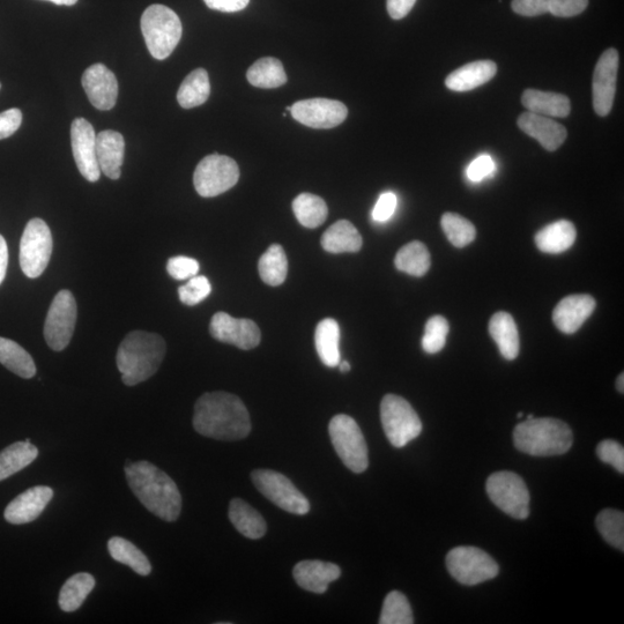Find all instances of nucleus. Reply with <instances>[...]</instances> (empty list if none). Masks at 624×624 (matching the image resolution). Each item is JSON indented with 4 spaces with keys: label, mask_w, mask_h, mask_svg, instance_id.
<instances>
[{
    "label": "nucleus",
    "mask_w": 624,
    "mask_h": 624,
    "mask_svg": "<svg viewBox=\"0 0 624 624\" xmlns=\"http://www.w3.org/2000/svg\"><path fill=\"white\" fill-rule=\"evenodd\" d=\"M192 422L198 434L218 441H240L251 433L247 407L228 392H208L200 397Z\"/></svg>",
    "instance_id": "1"
},
{
    "label": "nucleus",
    "mask_w": 624,
    "mask_h": 624,
    "mask_svg": "<svg viewBox=\"0 0 624 624\" xmlns=\"http://www.w3.org/2000/svg\"><path fill=\"white\" fill-rule=\"evenodd\" d=\"M125 477L144 507L156 517L175 522L181 515L182 496L175 481L169 475L146 460L126 462Z\"/></svg>",
    "instance_id": "2"
},
{
    "label": "nucleus",
    "mask_w": 624,
    "mask_h": 624,
    "mask_svg": "<svg viewBox=\"0 0 624 624\" xmlns=\"http://www.w3.org/2000/svg\"><path fill=\"white\" fill-rule=\"evenodd\" d=\"M166 341L159 334L133 331L118 347L116 362L125 385L135 386L156 374L165 359Z\"/></svg>",
    "instance_id": "3"
},
{
    "label": "nucleus",
    "mask_w": 624,
    "mask_h": 624,
    "mask_svg": "<svg viewBox=\"0 0 624 624\" xmlns=\"http://www.w3.org/2000/svg\"><path fill=\"white\" fill-rule=\"evenodd\" d=\"M515 447L534 457L561 456L574 443V434L566 422L551 418L526 420L514 432Z\"/></svg>",
    "instance_id": "4"
},
{
    "label": "nucleus",
    "mask_w": 624,
    "mask_h": 624,
    "mask_svg": "<svg viewBox=\"0 0 624 624\" xmlns=\"http://www.w3.org/2000/svg\"><path fill=\"white\" fill-rule=\"evenodd\" d=\"M140 25L147 49L158 61L172 55L182 39L181 19L165 5L154 4L147 7Z\"/></svg>",
    "instance_id": "5"
},
{
    "label": "nucleus",
    "mask_w": 624,
    "mask_h": 624,
    "mask_svg": "<svg viewBox=\"0 0 624 624\" xmlns=\"http://www.w3.org/2000/svg\"><path fill=\"white\" fill-rule=\"evenodd\" d=\"M334 450L354 473H363L369 466L368 445L358 423L345 414L334 416L329 426Z\"/></svg>",
    "instance_id": "6"
},
{
    "label": "nucleus",
    "mask_w": 624,
    "mask_h": 624,
    "mask_svg": "<svg viewBox=\"0 0 624 624\" xmlns=\"http://www.w3.org/2000/svg\"><path fill=\"white\" fill-rule=\"evenodd\" d=\"M381 421L384 433L395 448H404L422 432L418 413L407 400L396 395H386L381 404Z\"/></svg>",
    "instance_id": "7"
},
{
    "label": "nucleus",
    "mask_w": 624,
    "mask_h": 624,
    "mask_svg": "<svg viewBox=\"0 0 624 624\" xmlns=\"http://www.w3.org/2000/svg\"><path fill=\"white\" fill-rule=\"evenodd\" d=\"M450 575L463 585H478L499 575V564L477 547H457L447 555Z\"/></svg>",
    "instance_id": "8"
},
{
    "label": "nucleus",
    "mask_w": 624,
    "mask_h": 624,
    "mask_svg": "<svg viewBox=\"0 0 624 624\" xmlns=\"http://www.w3.org/2000/svg\"><path fill=\"white\" fill-rule=\"evenodd\" d=\"M240 180V168L226 155L212 154L198 163L193 184L199 196L213 198L235 187Z\"/></svg>",
    "instance_id": "9"
},
{
    "label": "nucleus",
    "mask_w": 624,
    "mask_h": 624,
    "mask_svg": "<svg viewBox=\"0 0 624 624\" xmlns=\"http://www.w3.org/2000/svg\"><path fill=\"white\" fill-rule=\"evenodd\" d=\"M490 501L516 519L530 516V493L525 481L514 472H496L487 480Z\"/></svg>",
    "instance_id": "10"
},
{
    "label": "nucleus",
    "mask_w": 624,
    "mask_h": 624,
    "mask_svg": "<svg viewBox=\"0 0 624 624\" xmlns=\"http://www.w3.org/2000/svg\"><path fill=\"white\" fill-rule=\"evenodd\" d=\"M251 479L260 494L289 514L304 516L310 511L307 497L286 475L272 470H256L251 473Z\"/></svg>",
    "instance_id": "11"
},
{
    "label": "nucleus",
    "mask_w": 624,
    "mask_h": 624,
    "mask_svg": "<svg viewBox=\"0 0 624 624\" xmlns=\"http://www.w3.org/2000/svg\"><path fill=\"white\" fill-rule=\"evenodd\" d=\"M52 235L46 221L32 219L28 222L20 242V266L25 276L36 279L42 276L52 255Z\"/></svg>",
    "instance_id": "12"
},
{
    "label": "nucleus",
    "mask_w": 624,
    "mask_h": 624,
    "mask_svg": "<svg viewBox=\"0 0 624 624\" xmlns=\"http://www.w3.org/2000/svg\"><path fill=\"white\" fill-rule=\"evenodd\" d=\"M77 302L70 291H61L52 301L44 323V338L52 351L62 352L69 346L76 329Z\"/></svg>",
    "instance_id": "13"
},
{
    "label": "nucleus",
    "mask_w": 624,
    "mask_h": 624,
    "mask_svg": "<svg viewBox=\"0 0 624 624\" xmlns=\"http://www.w3.org/2000/svg\"><path fill=\"white\" fill-rule=\"evenodd\" d=\"M291 113L295 121L308 128L333 129L345 122L348 109L337 100L309 99L296 102Z\"/></svg>",
    "instance_id": "14"
},
{
    "label": "nucleus",
    "mask_w": 624,
    "mask_h": 624,
    "mask_svg": "<svg viewBox=\"0 0 624 624\" xmlns=\"http://www.w3.org/2000/svg\"><path fill=\"white\" fill-rule=\"evenodd\" d=\"M210 333L220 343L234 345L243 351L256 348L262 339V333L254 321L234 318L222 311L212 317Z\"/></svg>",
    "instance_id": "15"
},
{
    "label": "nucleus",
    "mask_w": 624,
    "mask_h": 624,
    "mask_svg": "<svg viewBox=\"0 0 624 624\" xmlns=\"http://www.w3.org/2000/svg\"><path fill=\"white\" fill-rule=\"evenodd\" d=\"M619 72V52L607 49L600 56L593 74V107L601 117H606L613 108L616 81Z\"/></svg>",
    "instance_id": "16"
},
{
    "label": "nucleus",
    "mask_w": 624,
    "mask_h": 624,
    "mask_svg": "<svg viewBox=\"0 0 624 624\" xmlns=\"http://www.w3.org/2000/svg\"><path fill=\"white\" fill-rule=\"evenodd\" d=\"M71 143L74 161L80 174L89 182H98L101 169L96 158V135L93 125L85 118H77L73 121Z\"/></svg>",
    "instance_id": "17"
},
{
    "label": "nucleus",
    "mask_w": 624,
    "mask_h": 624,
    "mask_svg": "<svg viewBox=\"0 0 624 624\" xmlns=\"http://www.w3.org/2000/svg\"><path fill=\"white\" fill-rule=\"evenodd\" d=\"M88 100L96 109H113L117 102L118 83L116 76L106 65L94 64L88 68L81 79Z\"/></svg>",
    "instance_id": "18"
},
{
    "label": "nucleus",
    "mask_w": 624,
    "mask_h": 624,
    "mask_svg": "<svg viewBox=\"0 0 624 624\" xmlns=\"http://www.w3.org/2000/svg\"><path fill=\"white\" fill-rule=\"evenodd\" d=\"M54 497V490L47 486L29 488L7 505L4 517L6 522L13 525L34 522L42 515L49 502Z\"/></svg>",
    "instance_id": "19"
},
{
    "label": "nucleus",
    "mask_w": 624,
    "mask_h": 624,
    "mask_svg": "<svg viewBox=\"0 0 624 624\" xmlns=\"http://www.w3.org/2000/svg\"><path fill=\"white\" fill-rule=\"evenodd\" d=\"M596 306V300L588 294L569 295L555 307L553 322L563 333H576L593 314Z\"/></svg>",
    "instance_id": "20"
},
{
    "label": "nucleus",
    "mask_w": 624,
    "mask_h": 624,
    "mask_svg": "<svg viewBox=\"0 0 624 624\" xmlns=\"http://www.w3.org/2000/svg\"><path fill=\"white\" fill-rule=\"evenodd\" d=\"M518 128L539 141L542 147L549 152L559 150L568 137V131L551 117L532 114L526 111L519 116Z\"/></svg>",
    "instance_id": "21"
},
{
    "label": "nucleus",
    "mask_w": 624,
    "mask_h": 624,
    "mask_svg": "<svg viewBox=\"0 0 624 624\" xmlns=\"http://www.w3.org/2000/svg\"><path fill=\"white\" fill-rule=\"evenodd\" d=\"M293 576L303 590L323 594L332 582L340 578L341 570L334 563L308 560L296 564Z\"/></svg>",
    "instance_id": "22"
},
{
    "label": "nucleus",
    "mask_w": 624,
    "mask_h": 624,
    "mask_svg": "<svg viewBox=\"0 0 624 624\" xmlns=\"http://www.w3.org/2000/svg\"><path fill=\"white\" fill-rule=\"evenodd\" d=\"M125 153V140L120 132L102 131L96 136V158L101 173L110 180H118L122 175Z\"/></svg>",
    "instance_id": "23"
},
{
    "label": "nucleus",
    "mask_w": 624,
    "mask_h": 624,
    "mask_svg": "<svg viewBox=\"0 0 624 624\" xmlns=\"http://www.w3.org/2000/svg\"><path fill=\"white\" fill-rule=\"evenodd\" d=\"M497 73V65L493 61H477L453 71L445 85L453 92H468L489 83Z\"/></svg>",
    "instance_id": "24"
},
{
    "label": "nucleus",
    "mask_w": 624,
    "mask_h": 624,
    "mask_svg": "<svg viewBox=\"0 0 624 624\" xmlns=\"http://www.w3.org/2000/svg\"><path fill=\"white\" fill-rule=\"evenodd\" d=\"M522 103L530 113L551 118L568 117L571 111L568 96L538 91V89H526L522 96Z\"/></svg>",
    "instance_id": "25"
},
{
    "label": "nucleus",
    "mask_w": 624,
    "mask_h": 624,
    "mask_svg": "<svg viewBox=\"0 0 624 624\" xmlns=\"http://www.w3.org/2000/svg\"><path fill=\"white\" fill-rule=\"evenodd\" d=\"M490 336L499 346L504 359L515 360L519 354V333L514 317L499 311L490 319Z\"/></svg>",
    "instance_id": "26"
},
{
    "label": "nucleus",
    "mask_w": 624,
    "mask_h": 624,
    "mask_svg": "<svg viewBox=\"0 0 624 624\" xmlns=\"http://www.w3.org/2000/svg\"><path fill=\"white\" fill-rule=\"evenodd\" d=\"M576 228L568 220H560L540 230L536 235V244L545 254H562L569 250L576 241Z\"/></svg>",
    "instance_id": "27"
},
{
    "label": "nucleus",
    "mask_w": 624,
    "mask_h": 624,
    "mask_svg": "<svg viewBox=\"0 0 624 624\" xmlns=\"http://www.w3.org/2000/svg\"><path fill=\"white\" fill-rule=\"evenodd\" d=\"M228 516L242 536L257 540L263 538L267 531L265 519L251 505L241 499H234L229 504Z\"/></svg>",
    "instance_id": "28"
},
{
    "label": "nucleus",
    "mask_w": 624,
    "mask_h": 624,
    "mask_svg": "<svg viewBox=\"0 0 624 624\" xmlns=\"http://www.w3.org/2000/svg\"><path fill=\"white\" fill-rule=\"evenodd\" d=\"M321 244L330 254H344V252H359L363 241L359 230L352 222L340 220L326 230Z\"/></svg>",
    "instance_id": "29"
},
{
    "label": "nucleus",
    "mask_w": 624,
    "mask_h": 624,
    "mask_svg": "<svg viewBox=\"0 0 624 624\" xmlns=\"http://www.w3.org/2000/svg\"><path fill=\"white\" fill-rule=\"evenodd\" d=\"M315 344L319 359L326 367H338L340 363V328L337 321L325 318L317 325Z\"/></svg>",
    "instance_id": "30"
},
{
    "label": "nucleus",
    "mask_w": 624,
    "mask_h": 624,
    "mask_svg": "<svg viewBox=\"0 0 624 624\" xmlns=\"http://www.w3.org/2000/svg\"><path fill=\"white\" fill-rule=\"evenodd\" d=\"M95 583V578L87 572H79L70 577L59 592L58 605L62 611L66 613L78 611L95 588Z\"/></svg>",
    "instance_id": "31"
},
{
    "label": "nucleus",
    "mask_w": 624,
    "mask_h": 624,
    "mask_svg": "<svg viewBox=\"0 0 624 624\" xmlns=\"http://www.w3.org/2000/svg\"><path fill=\"white\" fill-rule=\"evenodd\" d=\"M211 94L210 77L204 69L192 71L184 79L177 93V101L184 109L202 106Z\"/></svg>",
    "instance_id": "32"
},
{
    "label": "nucleus",
    "mask_w": 624,
    "mask_h": 624,
    "mask_svg": "<svg viewBox=\"0 0 624 624\" xmlns=\"http://www.w3.org/2000/svg\"><path fill=\"white\" fill-rule=\"evenodd\" d=\"M0 363L25 380L36 375L34 360L16 341L0 337Z\"/></svg>",
    "instance_id": "33"
},
{
    "label": "nucleus",
    "mask_w": 624,
    "mask_h": 624,
    "mask_svg": "<svg viewBox=\"0 0 624 624\" xmlns=\"http://www.w3.org/2000/svg\"><path fill=\"white\" fill-rule=\"evenodd\" d=\"M39 456V450L31 442H17L0 452V481L24 470Z\"/></svg>",
    "instance_id": "34"
},
{
    "label": "nucleus",
    "mask_w": 624,
    "mask_h": 624,
    "mask_svg": "<svg viewBox=\"0 0 624 624\" xmlns=\"http://www.w3.org/2000/svg\"><path fill=\"white\" fill-rule=\"evenodd\" d=\"M247 78L252 86L265 89L278 88L287 83L284 65L273 57L258 59L248 70Z\"/></svg>",
    "instance_id": "35"
},
{
    "label": "nucleus",
    "mask_w": 624,
    "mask_h": 624,
    "mask_svg": "<svg viewBox=\"0 0 624 624\" xmlns=\"http://www.w3.org/2000/svg\"><path fill=\"white\" fill-rule=\"evenodd\" d=\"M108 551L117 562L130 567L140 576L151 574L152 566L147 556L129 540L114 537L108 541Z\"/></svg>",
    "instance_id": "36"
},
{
    "label": "nucleus",
    "mask_w": 624,
    "mask_h": 624,
    "mask_svg": "<svg viewBox=\"0 0 624 624\" xmlns=\"http://www.w3.org/2000/svg\"><path fill=\"white\" fill-rule=\"evenodd\" d=\"M432 259L425 244L414 241L404 245L395 258L397 270L413 277H423L430 269Z\"/></svg>",
    "instance_id": "37"
},
{
    "label": "nucleus",
    "mask_w": 624,
    "mask_h": 624,
    "mask_svg": "<svg viewBox=\"0 0 624 624\" xmlns=\"http://www.w3.org/2000/svg\"><path fill=\"white\" fill-rule=\"evenodd\" d=\"M258 271L266 285L277 287L284 284L288 273V260L284 248L279 244L271 245L260 257Z\"/></svg>",
    "instance_id": "38"
},
{
    "label": "nucleus",
    "mask_w": 624,
    "mask_h": 624,
    "mask_svg": "<svg viewBox=\"0 0 624 624\" xmlns=\"http://www.w3.org/2000/svg\"><path fill=\"white\" fill-rule=\"evenodd\" d=\"M293 211L297 221L310 229L322 226L329 215V208L324 199L312 193L297 196L293 202Z\"/></svg>",
    "instance_id": "39"
},
{
    "label": "nucleus",
    "mask_w": 624,
    "mask_h": 624,
    "mask_svg": "<svg viewBox=\"0 0 624 624\" xmlns=\"http://www.w3.org/2000/svg\"><path fill=\"white\" fill-rule=\"evenodd\" d=\"M441 225L448 240L456 248L466 247L477 236V230H475L472 222L456 213H445Z\"/></svg>",
    "instance_id": "40"
},
{
    "label": "nucleus",
    "mask_w": 624,
    "mask_h": 624,
    "mask_svg": "<svg viewBox=\"0 0 624 624\" xmlns=\"http://www.w3.org/2000/svg\"><path fill=\"white\" fill-rule=\"evenodd\" d=\"M596 525L609 545L624 552V515L622 511L606 509L600 512Z\"/></svg>",
    "instance_id": "41"
},
{
    "label": "nucleus",
    "mask_w": 624,
    "mask_h": 624,
    "mask_svg": "<svg viewBox=\"0 0 624 624\" xmlns=\"http://www.w3.org/2000/svg\"><path fill=\"white\" fill-rule=\"evenodd\" d=\"M381 624H413L414 616L405 594L392 591L386 596L382 608Z\"/></svg>",
    "instance_id": "42"
},
{
    "label": "nucleus",
    "mask_w": 624,
    "mask_h": 624,
    "mask_svg": "<svg viewBox=\"0 0 624 624\" xmlns=\"http://www.w3.org/2000/svg\"><path fill=\"white\" fill-rule=\"evenodd\" d=\"M449 330V323L443 316L430 318L426 324L425 336L422 338L423 351L428 354L441 352L447 344Z\"/></svg>",
    "instance_id": "43"
},
{
    "label": "nucleus",
    "mask_w": 624,
    "mask_h": 624,
    "mask_svg": "<svg viewBox=\"0 0 624 624\" xmlns=\"http://www.w3.org/2000/svg\"><path fill=\"white\" fill-rule=\"evenodd\" d=\"M211 292V282L204 276L192 277L188 284L178 288L181 302L190 307L203 302Z\"/></svg>",
    "instance_id": "44"
},
{
    "label": "nucleus",
    "mask_w": 624,
    "mask_h": 624,
    "mask_svg": "<svg viewBox=\"0 0 624 624\" xmlns=\"http://www.w3.org/2000/svg\"><path fill=\"white\" fill-rule=\"evenodd\" d=\"M199 269L198 260L185 256L170 258L167 263L169 276L176 280L191 279L197 276Z\"/></svg>",
    "instance_id": "45"
},
{
    "label": "nucleus",
    "mask_w": 624,
    "mask_h": 624,
    "mask_svg": "<svg viewBox=\"0 0 624 624\" xmlns=\"http://www.w3.org/2000/svg\"><path fill=\"white\" fill-rule=\"evenodd\" d=\"M597 455L601 462L612 465L621 474L624 473V449L620 443L612 440L600 442Z\"/></svg>",
    "instance_id": "46"
},
{
    "label": "nucleus",
    "mask_w": 624,
    "mask_h": 624,
    "mask_svg": "<svg viewBox=\"0 0 624 624\" xmlns=\"http://www.w3.org/2000/svg\"><path fill=\"white\" fill-rule=\"evenodd\" d=\"M589 0H548V13L554 17L571 18L583 13Z\"/></svg>",
    "instance_id": "47"
},
{
    "label": "nucleus",
    "mask_w": 624,
    "mask_h": 624,
    "mask_svg": "<svg viewBox=\"0 0 624 624\" xmlns=\"http://www.w3.org/2000/svg\"><path fill=\"white\" fill-rule=\"evenodd\" d=\"M398 204V199L393 192H384L377 203L373 211V219L377 222H385L392 218L395 214Z\"/></svg>",
    "instance_id": "48"
},
{
    "label": "nucleus",
    "mask_w": 624,
    "mask_h": 624,
    "mask_svg": "<svg viewBox=\"0 0 624 624\" xmlns=\"http://www.w3.org/2000/svg\"><path fill=\"white\" fill-rule=\"evenodd\" d=\"M495 163L492 156L481 155L467 168V176L472 182H481L486 177L494 174Z\"/></svg>",
    "instance_id": "49"
},
{
    "label": "nucleus",
    "mask_w": 624,
    "mask_h": 624,
    "mask_svg": "<svg viewBox=\"0 0 624 624\" xmlns=\"http://www.w3.org/2000/svg\"><path fill=\"white\" fill-rule=\"evenodd\" d=\"M511 7L519 16L539 17L548 13V0H512Z\"/></svg>",
    "instance_id": "50"
},
{
    "label": "nucleus",
    "mask_w": 624,
    "mask_h": 624,
    "mask_svg": "<svg viewBox=\"0 0 624 624\" xmlns=\"http://www.w3.org/2000/svg\"><path fill=\"white\" fill-rule=\"evenodd\" d=\"M22 123V113L20 109L13 108L0 114V140L14 135Z\"/></svg>",
    "instance_id": "51"
},
{
    "label": "nucleus",
    "mask_w": 624,
    "mask_h": 624,
    "mask_svg": "<svg viewBox=\"0 0 624 624\" xmlns=\"http://www.w3.org/2000/svg\"><path fill=\"white\" fill-rule=\"evenodd\" d=\"M208 9L225 13L240 12L250 3V0H204Z\"/></svg>",
    "instance_id": "52"
},
{
    "label": "nucleus",
    "mask_w": 624,
    "mask_h": 624,
    "mask_svg": "<svg viewBox=\"0 0 624 624\" xmlns=\"http://www.w3.org/2000/svg\"><path fill=\"white\" fill-rule=\"evenodd\" d=\"M416 3V0H388V12L390 17L395 20L404 19L408 16Z\"/></svg>",
    "instance_id": "53"
},
{
    "label": "nucleus",
    "mask_w": 624,
    "mask_h": 624,
    "mask_svg": "<svg viewBox=\"0 0 624 624\" xmlns=\"http://www.w3.org/2000/svg\"><path fill=\"white\" fill-rule=\"evenodd\" d=\"M7 264H9V249L2 235H0V285L6 277Z\"/></svg>",
    "instance_id": "54"
},
{
    "label": "nucleus",
    "mask_w": 624,
    "mask_h": 624,
    "mask_svg": "<svg viewBox=\"0 0 624 624\" xmlns=\"http://www.w3.org/2000/svg\"><path fill=\"white\" fill-rule=\"evenodd\" d=\"M47 2H51L56 5L73 6L74 4H77L78 0H47Z\"/></svg>",
    "instance_id": "55"
},
{
    "label": "nucleus",
    "mask_w": 624,
    "mask_h": 624,
    "mask_svg": "<svg viewBox=\"0 0 624 624\" xmlns=\"http://www.w3.org/2000/svg\"><path fill=\"white\" fill-rule=\"evenodd\" d=\"M338 367L341 371V373H348V371H351V364H349V362L347 361H340V363L338 364Z\"/></svg>",
    "instance_id": "56"
},
{
    "label": "nucleus",
    "mask_w": 624,
    "mask_h": 624,
    "mask_svg": "<svg viewBox=\"0 0 624 624\" xmlns=\"http://www.w3.org/2000/svg\"><path fill=\"white\" fill-rule=\"evenodd\" d=\"M616 389H618V391L620 393H624V375H623V373L618 377V380H616Z\"/></svg>",
    "instance_id": "57"
},
{
    "label": "nucleus",
    "mask_w": 624,
    "mask_h": 624,
    "mask_svg": "<svg viewBox=\"0 0 624 624\" xmlns=\"http://www.w3.org/2000/svg\"><path fill=\"white\" fill-rule=\"evenodd\" d=\"M523 415H524V414H523L522 412H520V413H518V414H517V418H519V419H520V418H523Z\"/></svg>",
    "instance_id": "58"
},
{
    "label": "nucleus",
    "mask_w": 624,
    "mask_h": 624,
    "mask_svg": "<svg viewBox=\"0 0 624 624\" xmlns=\"http://www.w3.org/2000/svg\"><path fill=\"white\" fill-rule=\"evenodd\" d=\"M0 87H2V85H0Z\"/></svg>",
    "instance_id": "59"
}]
</instances>
